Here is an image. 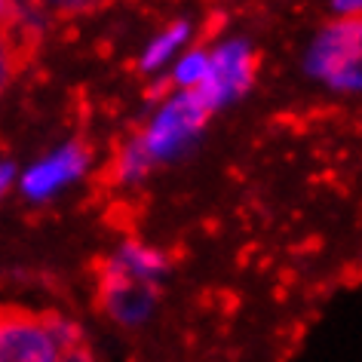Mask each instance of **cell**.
I'll use <instances>...</instances> for the list:
<instances>
[{"label": "cell", "mask_w": 362, "mask_h": 362, "mask_svg": "<svg viewBox=\"0 0 362 362\" xmlns=\"http://www.w3.org/2000/svg\"><path fill=\"white\" fill-rule=\"evenodd\" d=\"M83 163H86V153L77 151V148H71V151H65V153H59L56 160H49V163H43V166H37L28 178H25V185H28L34 194L49 191V187L62 185L65 178L77 175V172L83 169Z\"/></svg>", "instance_id": "5"}, {"label": "cell", "mask_w": 362, "mask_h": 362, "mask_svg": "<svg viewBox=\"0 0 362 362\" xmlns=\"http://www.w3.org/2000/svg\"><path fill=\"white\" fill-rule=\"evenodd\" d=\"M22 59L25 56L16 49V43L10 40V34H6V37H0V93L10 86V80H13L16 71H19Z\"/></svg>", "instance_id": "7"}, {"label": "cell", "mask_w": 362, "mask_h": 362, "mask_svg": "<svg viewBox=\"0 0 362 362\" xmlns=\"http://www.w3.org/2000/svg\"><path fill=\"white\" fill-rule=\"evenodd\" d=\"M102 304L120 322H135L153 304V279L135 276L123 261H107L102 267Z\"/></svg>", "instance_id": "2"}, {"label": "cell", "mask_w": 362, "mask_h": 362, "mask_svg": "<svg viewBox=\"0 0 362 362\" xmlns=\"http://www.w3.org/2000/svg\"><path fill=\"white\" fill-rule=\"evenodd\" d=\"M56 362H95V359H93V353H89L86 347H80L77 344V347H71V350H62L56 356Z\"/></svg>", "instance_id": "9"}, {"label": "cell", "mask_w": 362, "mask_h": 362, "mask_svg": "<svg viewBox=\"0 0 362 362\" xmlns=\"http://www.w3.org/2000/svg\"><path fill=\"white\" fill-rule=\"evenodd\" d=\"M59 347L43 316L0 307V362H56Z\"/></svg>", "instance_id": "1"}, {"label": "cell", "mask_w": 362, "mask_h": 362, "mask_svg": "<svg viewBox=\"0 0 362 362\" xmlns=\"http://www.w3.org/2000/svg\"><path fill=\"white\" fill-rule=\"evenodd\" d=\"M185 25H175V28H169L163 37H157V43L148 49V56H144V68H157V65H163V59L169 56L172 49L181 43V37H185Z\"/></svg>", "instance_id": "6"}, {"label": "cell", "mask_w": 362, "mask_h": 362, "mask_svg": "<svg viewBox=\"0 0 362 362\" xmlns=\"http://www.w3.org/2000/svg\"><path fill=\"white\" fill-rule=\"evenodd\" d=\"M19 22H22L19 10H16L13 4H4V0H0V37H6Z\"/></svg>", "instance_id": "8"}, {"label": "cell", "mask_w": 362, "mask_h": 362, "mask_svg": "<svg viewBox=\"0 0 362 362\" xmlns=\"http://www.w3.org/2000/svg\"><path fill=\"white\" fill-rule=\"evenodd\" d=\"M310 65L320 74L334 80V83H347V71H350V77H356V71H359V19L356 16L325 25L313 47Z\"/></svg>", "instance_id": "3"}, {"label": "cell", "mask_w": 362, "mask_h": 362, "mask_svg": "<svg viewBox=\"0 0 362 362\" xmlns=\"http://www.w3.org/2000/svg\"><path fill=\"white\" fill-rule=\"evenodd\" d=\"M212 105L197 93V89H187L185 95H178L166 111L160 114V120L153 123V129L148 132V141H144V153H160V151H172L175 144H181L194 129H200L203 120L209 117Z\"/></svg>", "instance_id": "4"}]
</instances>
